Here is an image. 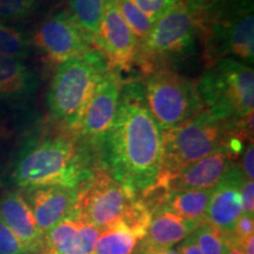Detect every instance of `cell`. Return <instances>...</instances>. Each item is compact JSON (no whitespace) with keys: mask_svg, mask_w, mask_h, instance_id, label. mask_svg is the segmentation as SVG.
Instances as JSON below:
<instances>
[{"mask_svg":"<svg viewBox=\"0 0 254 254\" xmlns=\"http://www.w3.org/2000/svg\"><path fill=\"white\" fill-rule=\"evenodd\" d=\"M99 152L109 173L132 198L155 186L163 161V133L146 106L142 82L123 84L116 118Z\"/></svg>","mask_w":254,"mask_h":254,"instance_id":"1","label":"cell"},{"mask_svg":"<svg viewBox=\"0 0 254 254\" xmlns=\"http://www.w3.org/2000/svg\"><path fill=\"white\" fill-rule=\"evenodd\" d=\"M93 154V148L71 129L44 136L20 154L13 180L23 190L40 186L81 189L95 171Z\"/></svg>","mask_w":254,"mask_h":254,"instance_id":"2","label":"cell"},{"mask_svg":"<svg viewBox=\"0 0 254 254\" xmlns=\"http://www.w3.org/2000/svg\"><path fill=\"white\" fill-rule=\"evenodd\" d=\"M253 116L239 123L222 122L201 110L194 117L163 133V161L155 186H160L184 168L221 150L234 154L243 138L253 132Z\"/></svg>","mask_w":254,"mask_h":254,"instance_id":"3","label":"cell"},{"mask_svg":"<svg viewBox=\"0 0 254 254\" xmlns=\"http://www.w3.org/2000/svg\"><path fill=\"white\" fill-rule=\"evenodd\" d=\"M109 71L106 58L95 47L57 66L47 93L51 114L75 132L91 98Z\"/></svg>","mask_w":254,"mask_h":254,"instance_id":"4","label":"cell"},{"mask_svg":"<svg viewBox=\"0 0 254 254\" xmlns=\"http://www.w3.org/2000/svg\"><path fill=\"white\" fill-rule=\"evenodd\" d=\"M195 86L202 109L214 118L239 123L253 116L252 66L234 59H220L206 66Z\"/></svg>","mask_w":254,"mask_h":254,"instance_id":"5","label":"cell"},{"mask_svg":"<svg viewBox=\"0 0 254 254\" xmlns=\"http://www.w3.org/2000/svg\"><path fill=\"white\" fill-rule=\"evenodd\" d=\"M194 19L204 46L206 66L220 59L253 65V0L237 2Z\"/></svg>","mask_w":254,"mask_h":254,"instance_id":"6","label":"cell"},{"mask_svg":"<svg viewBox=\"0 0 254 254\" xmlns=\"http://www.w3.org/2000/svg\"><path fill=\"white\" fill-rule=\"evenodd\" d=\"M198 39L195 19L182 1L155 21L140 43L136 64L146 75L158 69L176 71L195 55Z\"/></svg>","mask_w":254,"mask_h":254,"instance_id":"7","label":"cell"},{"mask_svg":"<svg viewBox=\"0 0 254 254\" xmlns=\"http://www.w3.org/2000/svg\"><path fill=\"white\" fill-rule=\"evenodd\" d=\"M145 103L161 132L172 129L194 117L202 109L195 82L172 69H158L147 74Z\"/></svg>","mask_w":254,"mask_h":254,"instance_id":"8","label":"cell"},{"mask_svg":"<svg viewBox=\"0 0 254 254\" xmlns=\"http://www.w3.org/2000/svg\"><path fill=\"white\" fill-rule=\"evenodd\" d=\"M135 199L113 179L109 171L100 168L79 190L75 209L101 231L123 220Z\"/></svg>","mask_w":254,"mask_h":254,"instance_id":"9","label":"cell"},{"mask_svg":"<svg viewBox=\"0 0 254 254\" xmlns=\"http://www.w3.org/2000/svg\"><path fill=\"white\" fill-rule=\"evenodd\" d=\"M32 43L44 59L55 65L94 49V41L67 11L53 13L38 27Z\"/></svg>","mask_w":254,"mask_h":254,"instance_id":"10","label":"cell"},{"mask_svg":"<svg viewBox=\"0 0 254 254\" xmlns=\"http://www.w3.org/2000/svg\"><path fill=\"white\" fill-rule=\"evenodd\" d=\"M94 47L105 56L111 71L118 74L128 72L138 62L140 43L124 20L114 0H107Z\"/></svg>","mask_w":254,"mask_h":254,"instance_id":"11","label":"cell"},{"mask_svg":"<svg viewBox=\"0 0 254 254\" xmlns=\"http://www.w3.org/2000/svg\"><path fill=\"white\" fill-rule=\"evenodd\" d=\"M123 82L118 73L110 71L91 98L75 133L93 150H99L101 142L112 127L118 110Z\"/></svg>","mask_w":254,"mask_h":254,"instance_id":"12","label":"cell"},{"mask_svg":"<svg viewBox=\"0 0 254 254\" xmlns=\"http://www.w3.org/2000/svg\"><path fill=\"white\" fill-rule=\"evenodd\" d=\"M245 178L239 167L232 165L220 182L212 189L209 196L205 221L228 237L243 214L240 189Z\"/></svg>","mask_w":254,"mask_h":254,"instance_id":"13","label":"cell"},{"mask_svg":"<svg viewBox=\"0 0 254 254\" xmlns=\"http://www.w3.org/2000/svg\"><path fill=\"white\" fill-rule=\"evenodd\" d=\"M100 232L75 211L44 234L38 254H93Z\"/></svg>","mask_w":254,"mask_h":254,"instance_id":"14","label":"cell"},{"mask_svg":"<svg viewBox=\"0 0 254 254\" xmlns=\"http://www.w3.org/2000/svg\"><path fill=\"white\" fill-rule=\"evenodd\" d=\"M79 190L63 186H40L25 190L26 194L24 196L43 236L77 211Z\"/></svg>","mask_w":254,"mask_h":254,"instance_id":"15","label":"cell"},{"mask_svg":"<svg viewBox=\"0 0 254 254\" xmlns=\"http://www.w3.org/2000/svg\"><path fill=\"white\" fill-rule=\"evenodd\" d=\"M233 158L234 153L230 150L218 151L184 168L153 189H163L167 192L212 190L234 165Z\"/></svg>","mask_w":254,"mask_h":254,"instance_id":"16","label":"cell"},{"mask_svg":"<svg viewBox=\"0 0 254 254\" xmlns=\"http://www.w3.org/2000/svg\"><path fill=\"white\" fill-rule=\"evenodd\" d=\"M0 220L13 232L28 252L38 254L43 234L25 196L18 190L6 193L0 199Z\"/></svg>","mask_w":254,"mask_h":254,"instance_id":"17","label":"cell"},{"mask_svg":"<svg viewBox=\"0 0 254 254\" xmlns=\"http://www.w3.org/2000/svg\"><path fill=\"white\" fill-rule=\"evenodd\" d=\"M201 222L187 220L167 211L157 207L152 212L147 232L142 241L157 247H173L182 243Z\"/></svg>","mask_w":254,"mask_h":254,"instance_id":"18","label":"cell"},{"mask_svg":"<svg viewBox=\"0 0 254 254\" xmlns=\"http://www.w3.org/2000/svg\"><path fill=\"white\" fill-rule=\"evenodd\" d=\"M36 88V75L23 60L0 55V99L28 97Z\"/></svg>","mask_w":254,"mask_h":254,"instance_id":"19","label":"cell"},{"mask_svg":"<svg viewBox=\"0 0 254 254\" xmlns=\"http://www.w3.org/2000/svg\"><path fill=\"white\" fill-rule=\"evenodd\" d=\"M211 192L212 190L166 192L157 207L166 208L187 220L204 222Z\"/></svg>","mask_w":254,"mask_h":254,"instance_id":"20","label":"cell"},{"mask_svg":"<svg viewBox=\"0 0 254 254\" xmlns=\"http://www.w3.org/2000/svg\"><path fill=\"white\" fill-rule=\"evenodd\" d=\"M138 237L122 220L101 230L93 254H133Z\"/></svg>","mask_w":254,"mask_h":254,"instance_id":"21","label":"cell"},{"mask_svg":"<svg viewBox=\"0 0 254 254\" xmlns=\"http://www.w3.org/2000/svg\"><path fill=\"white\" fill-rule=\"evenodd\" d=\"M69 14L94 41L103 21L107 0H67Z\"/></svg>","mask_w":254,"mask_h":254,"instance_id":"22","label":"cell"},{"mask_svg":"<svg viewBox=\"0 0 254 254\" xmlns=\"http://www.w3.org/2000/svg\"><path fill=\"white\" fill-rule=\"evenodd\" d=\"M202 254H228L230 238L208 222H201L189 236Z\"/></svg>","mask_w":254,"mask_h":254,"instance_id":"23","label":"cell"},{"mask_svg":"<svg viewBox=\"0 0 254 254\" xmlns=\"http://www.w3.org/2000/svg\"><path fill=\"white\" fill-rule=\"evenodd\" d=\"M30 50L31 40L25 32L0 23V55L24 60Z\"/></svg>","mask_w":254,"mask_h":254,"instance_id":"24","label":"cell"},{"mask_svg":"<svg viewBox=\"0 0 254 254\" xmlns=\"http://www.w3.org/2000/svg\"><path fill=\"white\" fill-rule=\"evenodd\" d=\"M124 20L133 31L139 43H142L148 37L154 23L146 15L140 8L136 7L131 0H114Z\"/></svg>","mask_w":254,"mask_h":254,"instance_id":"25","label":"cell"},{"mask_svg":"<svg viewBox=\"0 0 254 254\" xmlns=\"http://www.w3.org/2000/svg\"><path fill=\"white\" fill-rule=\"evenodd\" d=\"M38 0H0V20L17 21L30 15Z\"/></svg>","mask_w":254,"mask_h":254,"instance_id":"26","label":"cell"},{"mask_svg":"<svg viewBox=\"0 0 254 254\" xmlns=\"http://www.w3.org/2000/svg\"><path fill=\"white\" fill-rule=\"evenodd\" d=\"M131 1L136 7L140 8L151 19V21L155 23L158 19H160L174 6L180 4L183 0H131Z\"/></svg>","mask_w":254,"mask_h":254,"instance_id":"27","label":"cell"},{"mask_svg":"<svg viewBox=\"0 0 254 254\" xmlns=\"http://www.w3.org/2000/svg\"><path fill=\"white\" fill-rule=\"evenodd\" d=\"M240 1H245V0H183L187 9L194 18L208 14L211 12L218 11V9L227 7V6Z\"/></svg>","mask_w":254,"mask_h":254,"instance_id":"28","label":"cell"},{"mask_svg":"<svg viewBox=\"0 0 254 254\" xmlns=\"http://www.w3.org/2000/svg\"><path fill=\"white\" fill-rule=\"evenodd\" d=\"M28 252L13 232L0 220V254H21Z\"/></svg>","mask_w":254,"mask_h":254,"instance_id":"29","label":"cell"},{"mask_svg":"<svg viewBox=\"0 0 254 254\" xmlns=\"http://www.w3.org/2000/svg\"><path fill=\"white\" fill-rule=\"evenodd\" d=\"M241 201H243V213L253 215L254 211V184L253 180L245 178L240 189Z\"/></svg>","mask_w":254,"mask_h":254,"instance_id":"30","label":"cell"},{"mask_svg":"<svg viewBox=\"0 0 254 254\" xmlns=\"http://www.w3.org/2000/svg\"><path fill=\"white\" fill-rule=\"evenodd\" d=\"M241 171L247 179L253 180L254 178V148L253 142L251 141L247 146L245 153L243 154V164H241Z\"/></svg>","mask_w":254,"mask_h":254,"instance_id":"31","label":"cell"},{"mask_svg":"<svg viewBox=\"0 0 254 254\" xmlns=\"http://www.w3.org/2000/svg\"><path fill=\"white\" fill-rule=\"evenodd\" d=\"M138 254H179L178 250L173 247H157L145 244L144 241L140 244V249Z\"/></svg>","mask_w":254,"mask_h":254,"instance_id":"32","label":"cell"},{"mask_svg":"<svg viewBox=\"0 0 254 254\" xmlns=\"http://www.w3.org/2000/svg\"><path fill=\"white\" fill-rule=\"evenodd\" d=\"M178 252L179 254H202L199 247L195 245L194 241L187 237L185 240H183L182 245L178 247Z\"/></svg>","mask_w":254,"mask_h":254,"instance_id":"33","label":"cell"},{"mask_svg":"<svg viewBox=\"0 0 254 254\" xmlns=\"http://www.w3.org/2000/svg\"><path fill=\"white\" fill-rule=\"evenodd\" d=\"M238 249L243 252V254H254V236H251L246 240H244Z\"/></svg>","mask_w":254,"mask_h":254,"instance_id":"34","label":"cell"},{"mask_svg":"<svg viewBox=\"0 0 254 254\" xmlns=\"http://www.w3.org/2000/svg\"><path fill=\"white\" fill-rule=\"evenodd\" d=\"M228 254H243V252H241L239 249H237V247H231Z\"/></svg>","mask_w":254,"mask_h":254,"instance_id":"35","label":"cell"},{"mask_svg":"<svg viewBox=\"0 0 254 254\" xmlns=\"http://www.w3.org/2000/svg\"><path fill=\"white\" fill-rule=\"evenodd\" d=\"M21 254H34V253H31V252H25V253H21Z\"/></svg>","mask_w":254,"mask_h":254,"instance_id":"36","label":"cell"}]
</instances>
